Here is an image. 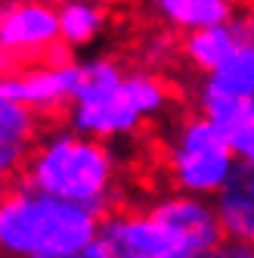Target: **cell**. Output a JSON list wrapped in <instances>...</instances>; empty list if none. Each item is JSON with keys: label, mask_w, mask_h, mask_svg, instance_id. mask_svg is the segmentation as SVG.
I'll use <instances>...</instances> for the list:
<instances>
[{"label": "cell", "mask_w": 254, "mask_h": 258, "mask_svg": "<svg viewBox=\"0 0 254 258\" xmlns=\"http://www.w3.org/2000/svg\"><path fill=\"white\" fill-rule=\"evenodd\" d=\"M81 78L65 121L75 134L93 140H127L149 121L161 118L174 103L171 84L149 69H124L108 53L78 59Z\"/></svg>", "instance_id": "obj_1"}, {"label": "cell", "mask_w": 254, "mask_h": 258, "mask_svg": "<svg viewBox=\"0 0 254 258\" xmlns=\"http://www.w3.org/2000/svg\"><path fill=\"white\" fill-rule=\"evenodd\" d=\"M22 180L102 218L121 202V156L112 143L75 134L68 124L47 127Z\"/></svg>", "instance_id": "obj_2"}, {"label": "cell", "mask_w": 254, "mask_h": 258, "mask_svg": "<svg viewBox=\"0 0 254 258\" xmlns=\"http://www.w3.org/2000/svg\"><path fill=\"white\" fill-rule=\"evenodd\" d=\"M99 215L19 180L0 193V252L4 258L75 255L96 243Z\"/></svg>", "instance_id": "obj_3"}, {"label": "cell", "mask_w": 254, "mask_h": 258, "mask_svg": "<svg viewBox=\"0 0 254 258\" xmlns=\"http://www.w3.org/2000/svg\"><path fill=\"white\" fill-rule=\"evenodd\" d=\"M161 159L171 190L214 199L239 168L229 137L198 112H183L161 137Z\"/></svg>", "instance_id": "obj_4"}, {"label": "cell", "mask_w": 254, "mask_h": 258, "mask_svg": "<svg viewBox=\"0 0 254 258\" xmlns=\"http://www.w3.org/2000/svg\"><path fill=\"white\" fill-rule=\"evenodd\" d=\"M192 103L198 115L214 121L229 137L232 127L254 109V47L235 50L220 69L198 78Z\"/></svg>", "instance_id": "obj_5"}, {"label": "cell", "mask_w": 254, "mask_h": 258, "mask_svg": "<svg viewBox=\"0 0 254 258\" xmlns=\"http://www.w3.org/2000/svg\"><path fill=\"white\" fill-rule=\"evenodd\" d=\"M146 209L174 236L180 258H205L226 243L220 218H217V209H214V199L168 190V193L152 196L146 202Z\"/></svg>", "instance_id": "obj_6"}, {"label": "cell", "mask_w": 254, "mask_h": 258, "mask_svg": "<svg viewBox=\"0 0 254 258\" xmlns=\"http://www.w3.org/2000/svg\"><path fill=\"white\" fill-rule=\"evenodd\" d=\"M99 243L115 258H180L174 236L146 206H118L99 221Z\"/></svg>", "instance_id": "obj_7"}, {"label": "cell", "mask_w": 254, "mask_h": 258, "mask_svg": "<svg viewBox=\"0 0 254 258\" xmlns=\"http://www.w3.org/2000/svg\"><path fill=\"white\" fill-rule=\"evenodd\" d=\"M78 78H81L78 62H71V66L31 62L22 69H13L7 78H0V97L22 103L38 115H50V112H59V109L71 106Z\"/></svg>", "instance_id": "obj_8"}, {"label": "cell", "mask_w": 254, "mask_h": 258, "mask_svg": "<svg viewBox=\"0 0 254 258\" xmlns=\"http://www.w3.org/2000/svg\"><path fill=\"white\" fill-rule=\"evenodd\" d=\"M56 44H62L56 7L38 0H10L0 16V47L13 59H44Z\"/></svg>", "instance_id": "obj_9"}, {"label": "cell", "mask_w": 254, "mask_h": 258, "mask_svg": "<svg viewBox=\"0 0 254 258\" xmlns=\"http://www.w3.org/2000/svg\"><path fill=\"white\" fill-rule=\"evenodd\" d=\"M242 47H254V7L239 10L226 25L186 34L180 41V59L202 78V75H211L214 69H220Z\"/></svg>", "instance_id": "obj_10"}, {"label": "cell", "mask_w": 254, "mask_h": 258, "mask_svg": "<svg viewBox=\"0 0 254 258\" xmlns=\"http://www.w3.org/2000/svg\"><path fill=\"white\" fill-rule=\"evenodd\" d=\"M41 115L0 97V193L25 177L28 159L41 140Z\"/></svg>", "instance_id": "obj_11"}, {"label": "cell", "mask_w": 254, "mask_h": 258, "mask_svg": "<svg viewBox=\"0 0 254 258\" xmlns=\"http://www.w3.org/2000/svg\"><path fill=\"white\" fill-rule=\"evenodd\" d=\"M214 209L226 239L254 246V168L239 165L229 183L214 196Z\"/></svg>", "instance_id": "obj_12"}, {"label": "cell", "mask_w": 254, "mask_h": 258, "mask_svg": "<svg viewBox=\"0 0 254 258\" xmlns=\"http://www.w3.org/2000/svg\"><path fill=\"white\" fill-rule=\"evenodd\" d=\"M152 13L168 31L186 38V34L205 28L226 25L239 13V7H235V0H161Z\"/></svg>", "instance_id": "obj_13"}, {"label": "cell", "mask_w": 254, "mask_h": 258, "mask_svg": "<svg viewBox=\"0 0 254 258\" xmlns=\"http://www.w3.org/2000/svg\"><path fill=\"white\" fill-rule=\"evenodd\" d=\"M56 13H59L62 44L68 50H87L108 28L112 4L108 0H65L62 7H56Z\"/></svg>", "instance_id": "obj_14"}, {"label": "cell", "mask_w": 254, "mask_h": 258, "mask_svg": "<svg viewBox=\"0 0 254 258\" xmlns=\"http://www.w3.org/2000/svg\"><path fill=\"white\" fill-rule=\"evenodd\" d=\"M177 56H180V44L171 38V34H165V31L149 34V38L140 44V59H143V69H149V72H161V69H168Z\"/></svg>", "instance_id": "obj_15"}, {"label": "cell", "mask_w": 254, "mask_h": 258, "mask_svg": "<svg viewBox=\"0 0 254 258\" xmlns=\"http://www.w3.org/2000/svg\"><path fill=\"white\" fill-rule=\"evenodd\" d=\"M229 146H232L235 159H239V165H248V168H254V109L232 127Z\"/></svg>", "instance_id": "obj_16"}, {"label": "cell", "mask_w": 254, "mask_h": 258, "mask_svg": "<svg viewBox=\"0 0 254 258\" xmlns=\"http://www.w3.org/2000/svg\"><path fill=\"white\" fill-rule=\"evenodd\" d=\"M205 258H254V246H245V243H232V239H226L220 249H214V252L205 255Z\"/></svg>", "instance_id": "obj_17"}, {"label": "cell", "mask_w": 254, "mask_h": 258, "mask_svg": "<svg viewBox=\"0 0 254 258\" xmlns=\"http://www.w3.org/2000/svg\"><path fill=\"white\" fill-rule=\"evenodd\" d=\"M50 258H115L112 252H108V246L105 243H90L87 249H81V252H75V255H50Z\"/></svg>", "instance_id": "obj_18"}, {"label": "cell", "mask_w": 254, "mask_h": 258, "mask_svg": "<svg viewBox=\"0 0 254 258\" xmlns=\"http://www.w3.org/2000/svg\"><path fill=\"white\" fill-rule=\"evenodd\" d=\"M10 72H13V56H10L4 47H0V78H7Z\"/></svg>", "instance_id": "obj_19"}, {"label": "cell", "mask_w": 254, "mask_h": 258, "mask_svg": "<svg viewBox=\"0 0 254 258\" xmlns=\"http://www.w3.org/2000/svg\"><path fill=\"white\" fill-rule=\"evenodd\" d=\"M137 4H143V7H149V10H155V7L161 4V0H137Z\"/></svg>", "instance_id": "obj_20"}, {"label": "cell", "mask_w": 254, "mask_h": 258, "mask_svg": "<svg viewBox=\"0 0 254 258\" xmlns=\"http://www.w3.org/2000/svg\"><path fill=\"white\" fill-rule=\"evenodd\" d=\"M38 4H47V7H62L65 0H38Z\"/></svg>", "instance_id": "obj_21"}, {"label": "cell", "mask_w": 254, "mask_h": 258, "mask_svg": "<svg viewBox=\"0 0 254 258\" xmlns=\"http://www.w3.org/2000/svg\"><path fill=\"white\" fill-rule=\"evenodd\" d=\"M10 7V0H0V16H4V10Z\"/></svg>", "instance_id": "obj_22"}, {"label": "cell", "mask_w": 254, "mask_h": 258, "mask_svg": "<svg viewBox=\"0 0 254 258\" xmlns=\"http://www.w3.org/2000/svg\"><path fill=\"white\" fill-rule=\"evenodd\" d=\"M0 258H4V252H0Z\"/></svg>", "instance_id": "obj_23"}]
</instances>
